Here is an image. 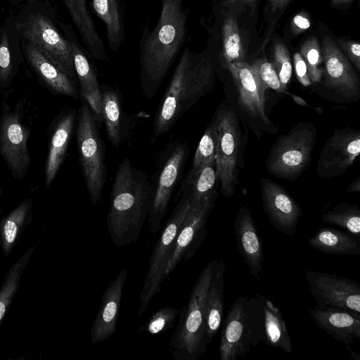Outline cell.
Segmentation results:
<instances>
[{
  "label": "cell",
  "mask_w": 360,
  "mask_h": 360,
  "mask_svg": "<svg viewBox=\"0 0 360 360\" xmlns=\"http://www.w3.org/2000/svg\"><path fill=\"white\" fill-rule=\"evenodd\" d=\"M184 0H162L157 25L144 28L139 46L140 78L143 96L153 98L183 46L188 10Z\"/></svg>",
  "instance_id": "obj_1"
},
{
  "label": "cell",
  "mask_w": 360,
  "mask_h": 360,
  "mask_svg": "<svg viewBox=\"0 0 360 360\" xmlns=\"http://www.w3.org/2000/svg\"><path fill=\"white\" fill-rule=\"evenodd\" d=\"M152 193L146 174L124 158L115 175L107 217L110 238L117 248L139 239L150 211Z\"/></svg>",
  "instance_id": "obj_2"
},
{
  "label": "cell",
  "mask_w": 360,
  "mask_h": 360,
  "mask_svg": "<svg viewBox=\"0 0 360 360\" xmlns=\"http://www.w3.org/2000/svg\"><path fill=\"white\" fill-rule=\"evenodd\" d=\"M215 64L206 55H196L188 47L181 54L159 104L153 122L158 137L167 132L179 118L212 87Z\"/></svg>",
  "instance_id": "obj_3"
},
{
  "label": "cell",
  "mask_w": 360,
  "mask_h": 360,
  "mask_svg": "<svg viewBox=\"0 0 360 360\" xmlns=\"http://www.w3.org/2000/svg\"><path fill=\"white\" fill-rule=\"evenodd\" d=\"M265 299L261 295L240 297L231 304L221 333V360L243 357L261 341H264Z\"/></svg>",
  "instance_id": "obj_4"
},
{
  "label": "cell",
  "mask_w": 360,
  "mask_h": 360,
  "mask_svg": "<svg viewBox=\"0 0 360 360\" xmlns=\"http://www.w3.org/2000/svg\"><path fill=\"white\" fill-rule=\"evenodd\" d=\"M217 259L210 262L195 282L186 305L180 309L179 323L169 347L176 360H197L207 349L205 308L207 292Z\"/></svg>",
  "instance_id": "obj_5"
},
{
  "label": "cell",
  "mask_w": 360,
  "mask_h": 360,
  "mask_svg": "<svg viewBox=\"0 0 360 360\" xmlns=\"http://www.w3.org/2000/svg\"><path fill=\"white\" fill-rule=\"evenodd\" d=\"M10 92L2 94L0 115V155L11 176L22 181L27 174L31 158L28 141L32 127L30 104L25 98L8 103Z\"/></svg>",
  "instance_id": "obj_6"
},
{
  "label": "cell",
  "mask_w": 360,
  "mask_h": 360,
  "mask_svg": "<svg viewBox=\"0 0 360 360\" xmlns=\"http://www.w3.org/2000/svg\"><path fill=\"white\" fill-rule=\"evenodd\" d=\"M76 122L79 162L91 201L96 205L101 201L106 179L105 146L100 126L85 100L78 110Z\"/></svg>",
  "instance_id": "obj_7"
},
{
  "label": "cell",
  "mask_w": 360,
  "mask_h": 360,
  "mask_svg": "<svg viewBox=\"0 0 360 360\" xmlns=\"http://www.w3.org/2000/svg\"><path fill=\"white\" fill-rule=\"evenodd\" d=\"M316 139V128L311 122L296 124L271 147L267 171L278 178L295 180L309 166Z\"/></svg>",
  "instance_id": "obj_8"
},
{
  "label": "cell",
  "mask_w": 360,
  "mask_h": 360,
  "mask_svg": "<svg viewBox=\"0 0 360 360\" xmlns=\"http://www.w3.org/2000/svg\"><path fill=\"white\" fill-rule=\"evenodd\" d=\"M180 199L157 240L149 259V267L139 295L137 316H141L167 277L165 269L173 253L176 240L183 221L190 207V198L184 193L178 195Z\"/></svg>",
  "instance_id": "obj_9"
},
{
  "label": "cell",
  "mask_w": 360,
  "mask_h": 360,
  "mask_svg": "<svg viewBox=\"0 0 360 360\" xmlns=\"http://www.w3.org/2000/svg\"><path fill=\"white\" fill-rule=\"evenodd\" d=\"M216 125L214 162L216 175L222 194L229 198L238 184L240 146L238 118L232 108L220 107L213 116Z\"/></svg>",
  "instance_id": "obj_10"
},
{
  "label": "cell",
  "mask_w": 360,
  "mask_h": 360,
  "mask_svg": "<svg viewBox=\"0 0 360 360\" xmlns=\"http://www.w3.org/2000/svg\"><path fill=\"white\" fill-rule=\"evenodd\" d=\"M189 148L186 143L176 141L163 153L152 188V202L148 215L149 231L157 233L165 216L169 202L185 167Z\"/></svg>",
  "instance_id": "obj_11"
},
{
  "label": "cell",
  "mask_w": 360,
  "mask_h": 360,
  "mask_svg": "<svg viewBox=\"0 0 360 360\" xmlns=\"http://www.w3.org/2000/svg\"><path fill=\"white\" fill-rule=\"evenodd\" d=\"M20 30L28 44L76 82L70 44L48 17L39 13L30 14Z\"/></svg>",
  "instance_id": "obj_12"
},
{
  "label": "cell",
  "mask_w": 360,
  "mask_h": 360,
  "mask_svg": "<svg viewBox=\"0 0 360 360\" xmlns=\"http://www.w3.org/2000/svg\"><path fill=\"white\" fill-rule=\"evenodd\" d=\"M305 277L318 308L334 307L360 316V285L336 274L308 270Z\"/></svg>",
  "instance_id": "obj_13"
},
{
  "label": "cell",
  "mask_w": 360,
  "mask_h": 360,
  "mask_svg": "<svg viewBox=\"0 0 360 360\" xmlns=\"http://www.w3.org/2000/svg\"><path fill=\"white\" fill-rule=\"evenodd\" d=\"M360 153V131L335 129L320 153L317 172L320 177L332 178L345 173Z\"/></svg>",
  "instance_id": "obj_14"
},
{
  "label": "cell",
  "mask_w": 360,
  "mask_h": 360,
  "mask_svg": "<svg viewBox=\"0 0 360 360\" xmlns=\"http://www.w3.org/2000/svg\"><path fill=\"white\" fill-rule=\"evenodd\" d=\"M217 198L198 206H191L176 237L174 249L165 269L168 276L180 262L191 259L201 246L207 233L206 224Z\"/></svg>",
  "instance_id": "obj_15"
},
{
  "label": "cell",
  "mask_w": 360,
  "mask_h": 360,
  "mask_svg": "<svg viewBox=\"0 0 360 360\" xmlns=\"http://www.w3.org/2000/svg\"><path fill=\"white\" fill-rule=\"evenodd\" d=\"M321 54L324 62V85L344 98L357 97L360 91L359 79L346 56L328 36L323 39Z\"/></svg>",
  "instance_id": "obj_16"
},
{
  "label": "cell",
  "mask_w": 360,
  "mask_h": 360,
  "mask_svg": "<svg viewBox=\"0 0 360 360\" xmlns=\"http://www.w3.org/2000/svg\"><path fill=\"white\" fill-rule=\"evenodd\" d=\"M261 191L264 209L271 224L279 232L294 236L302 216L299 204L283 187L271 180H261Z\"/></svg>",
  "instance_id": "obj_17"
},
{
  "label": "cell",
  "mask_w": 360,
  "mask_h": 360,
  "mask_svg": "<svg viewBox=\"0 0 360 360\" xmlns=\"http://www.w3.org/2000/svg\"><path fill=\"white\" fill-rule=\"evenodd\" d=\"M63 30L72 48L75 70L79 86V94L89 104L97 123L101 126L103 122L102 98L96 69L75 34L66 25H64Z\"/></svg>",
  "instance_id": "obj_18"
},
{
  "label": "cell",
  "mask_w": 360,
  "mask_h": 360,
  "mask_svg": "<svg viewBox=\"0 0 360 360\" xmlns=\"http://www.w3.org/2000/svg\"><path fill=\"white\" fill-rule=\"evenodd\" d=\"M77 119L74 109L61 111L48 131V153L44 165V185L49 189L60 170L71 140Z\"/></svg>",
  "instance_id": "obj_19"
},
{
  "label": "cell",
  "mask_w": 360,
  "mask_h": 360,
  "mask_svg": "<svg viewBox=\"0 0 360 360\" xmlns=\"http://www.w3.org/2000/svg\"><path fill=\"white\" fill-rule=\"evenodd\" d=\"M237 88L240 108L250 117L270 123L265 113V91L255 77L251 66L245 61L226 64Z\"/></svg>",
  "instance_id": "obj_20"
},
{
  "label": "cell",
  "mask_w": 360,
  "mask_h": 360,
  "mask_svg": "<svg viewBox=\"0 0 360 360\" xmlns=\"http://www.w3.org/2000/svg\"><path fill=\"white\" fill-rule=\"evenodd\" d=\"M234 231L238 250L250 274L259 281L264 251L255 220L248 208L240 207L238 210L234 221Z\"/></svg>",
  "instance_id": "obj_21"
},
{
  "label": "cell",
  "mask_w": 360,
  "mask_h": 360,
  "mask_svg": "<svg viewBox=\"0 0 360 360\" xmlns=\"http://www.w3.org/2000/svg\"><path fill=\"white\" fill-rule=\"evenodd\" d=\"M127 273V269H122L102 295L100 307L90 330L91 340L94 344L108 339L116 332Z\"/></svg>",
  "instance_id": "obj_22"
},
{
  "label": "cell",
  "mask_w": 360,
  "mask_h": 360,
  "mask_svg": "<svg viewBox=\"0 0 360 360\" xmlns=\"http://www.w3.org/2000/svg\"><path fill=\"white\" fill-rule=\"evenodd\" d=\"M309 313L318 327L346 346L360 339L359 315L334 307H316Z\"/></svg>",
  "instance_id": "obj_23"
},
{
  "label": "cell",
  "mask_w": 360,
  "mask_h": 360,
  "mask_svg": "<svg viewBox=\"0 0 360 360\" xmlns=\"http://www.w3.org/2000/svg\"><path fill=\"white\" fill-rule=\"evenodd\" d=\"M26 58L44 86L51 92L73 98L79 96L77 83L41 54L33 46L26 44Z\"/></svg>",
  "instance_id": "obj_24"
},
{
  "label": "cell",
  "mask_w": 360,
  "mask_h": 360,
  "mask_svg": "<svg viewBox=\"0 0 360 360\" xmlns=\"http://www.w3.org/2000/svg\"><path fill=\"white\" fill-rule=\"evenodd\" d=\"M62 1L66 6L89 56L100 61L106 60L108 56L104 44L96 29L94 20L87 8L86 0Z\"/></svg>",
  "instance_id": "obj_25"
},
{
  "label": "cell",
  "mask_w": 360,
  "mask_h": 360,
  "mask_svg": "<svg viewBox=\"0 0 360 360\" xmlns=\"http://www.w3.org/2000/svg\"><path fill=\"white\" fill-rule=\"evenodd\" d=\"M225 262L217 259L206 298L205 339L210 344L217 333L224 314Z\"/></svg>",
  "instance_id": "obj_26"
},
{
  "label": "cell",
  "mask_w": 360,
  "mask_h": 360,
  "mask_svg": "<svg viewBox=\"0 0 360 360\" xmlns=\"http://www.w3.org/2000/svg\"><path fill=\"white\" fill-rule=\"evenodd\" d=\"M33 200L24 198L6 216L0 219V245L9 256L33 218Z\"/></svg>",
  "instance_id": "obj_27"
},
{
  "label": "cell",
  "mask_w": 360,
  "mask_h": 360,
  "mask_svg": "<svg viewBox=\"0 0 360 360\" xmlns=\"http://www.w3.org/2000/svg\"><path fill=\"white\" fill-rule=\"evenodd\" d=\"M102 112L110 144L118 148L125 139L127 118L124 115L120 94L115 88L101 86Z\"/></svg>",
  "instance_id": "obj_28"
},
{
  "label": "cell",
  "mask_w": 360,
  "mask_h": 360,
  "mask_svg": "<svg viewBox=\"0 0 360 360\" xmlns=\"http://www.w3.org/2000/svg\"><path fill=\"white\" fill-rule=\"evenodd\" d=\"M317 251L334 255L360 254L359 236L333 228H321L308 240Z\"/></svg>",
  "instance_id": "obj_29"
},
{
  "label": "cell",
  "mask_w": 360,
  "mask_h": 360,
  "mask_svg": "<svg viewBox=\"0 0 360 360\" xmlns=\"http://www.w3.org/2000/svg\"><path fill=\"white\" fill-rule=\"evenodd\" d=\"M217 181L215 162L208 163L197 172L186 175L178 195L184 193L190 198L191 206L200 205L209 199L217 198Z\"/></svg>",
  "instance_id": "obj_30"
},
{
  "label": "cell",
  "mask_w": 360,
  "mask_h": 360,
  "mask_svg": "<svg viewBox=\"0 0 360 360\" xmlns=\"http://www.w3.org/2000/svg\"><path fill=\"white\" fill-rule=\"evenodd\" d=\"M92 6L105 24L109 47L113 52L118 51L124 37L120 0H92Z\"/></svg>",
  "instance_id": "obj_31"
},
{
  "label": "cell",
  "mask_w": 360,
  "mask_h": 360,
  "mask_svg": "<svg viewBox=\"0 0 360 360\" xmlns=\"http://www.w3.org/2000/svg\"><path fill=\"white\" fill-rule=\"evenodd\" d=\"M264 330L266 345L292 352V340L280 308L266 297L264 302Z\"/></svg>",
  "instance_id": "obj_32"
},
{
  "label": "cell",
  "mask_w": 360,
  "mask_h": 360,
  "mask_svg": "<svg viewBox=\"0 0 360 360\" xmlns=\"http://www.w3.org/2000/svg\"><path fill=\"white\" fill-rule=\"evenodd\" d=\"M35 247L34 245L27 250L4 275L0 288V327L4 317L17 294L22 274Z\"/></svg>",
  "instance_id": "obj_33"
},
{
  "label": "cell",
  "mask_w": 360,
  "mask_h": 360,
  "mask_svg": "<svg viewBox=\"0 0 360 360\" xmlns=\"http://www.w3.org/2000/svg\"><path fill=\"white\" fill-rule=\"evenodd\" d=\"M222 56L225 64L244 61L245 51L238 21L233 15L226 16L222 25Z\"/></svg>",
  "instance_id": "obj_34"
},
{
  "label": "cell",
  "mask_w": 360,
  "mask_h": 360,
  "mask_svg": "<svg viewBox=\"0 0 360 360\" xmlns=\"http://www.w3.org/2000/svg\"><path fill=\"white\" fill-rule=\"evenodd\" d=\"M321 220L324 223L340 226L352 234L359 236L360 210L356 205L342 202L331 210L323 213Z\"/></svg>",
  "instance_id": "obj_35"
},
{
  "label": "cell",
  "mask_w": 360,
  "mask_h": 360,
  "mask_svg": "<svg viewBox=\"0 0 360 360\" xmlns=\"http://www.w3.org/2000/svg\"><path fill=\"white\" fill-rule=\"evenodd\" d=\"M216 149V125L214 118L207 126L198 143L193 162L188 173L193 174L205 165L214 162Z\"/></svg>",
  "instance_id": "obj_36"
},
{
  "label": "cell",
  "mask_w": 360,
  "mask_h": 360,
  "mask_svg": "<svg viewBox=\"0 0 360 360\" xmlns=\"http://www.w3.org/2000/svg\"><path fill=\"white\" fill-rule=\"evenodd\" d=\"M300 54L307 64L311 82H320L323 69L321 68L323 58L318 39L311 37L304 41L300 47Z\"/></svg>",
  "instance_id": "obj_37"
},
{
  "label": "cell",
  "mask_w": 360,
  "mask_h": 360,
  "mask_svg": "<svg viewBox=\"0 0 360 360\" xmlns=\"http://www.w3.org/2000/svg\"><path fill=\"white\" fill-rule=\"evenodd\" d=\"M180 310L171 306L162 307L152 314L148 321L139 328L140 333L152 335L163 333L172 327Z\"/></svg>",
  "instance_id": "obj_38"
},
{
  "label": "cell",
  "mask_w": 360,
  "mask_h": 360,
  "mask_svg": "<svg viewBox=\"0 0 360 360\" xmlns=\"http://www.w3.org/2000/svg\"><path fill=\"white\" fill-rule=\"evenodd\" d=\"M250 65L264 91H266V89H271L280 94H287L288 92L284 91L281 86L272 63L266 57L259 58Z\"/></svg>",
  "instance_id": "obj_39"
},
{
  "label": "cell",
  "mask_w": 360,
  "mask_h": 360,
  "mask_svg": "<svg viewBox=\"0 0 360 360\" xmlns=\"http://www.w3.org/2000/svg\"><path fill=\"white\" fill-rule=\"evenodd\" d=\"M16 74L6 34H4L0 41V89L1 95L13 90L11 86Z\"/></svg>",
  "instance_id": "obj_40"
},
{
  "label": "cell",
  "mask_w": 360,
  "mask_h": 360,
  "mask_svg": "<svg viewBox=\"0 0 360 360\" xmlns=\"http://www.w3.org/2000/svg\"><path fill=\"white\" fill-rule=\"evenodd\" d=\"M273 67L279 78L281 86L286 91L292 76V64L290 54L285 44L280 41L274 43L273 49Z\"/></svg>",
  "instance_id": "obj_41"
},
{
  "label": "cell",
  "mask_w": 360,
  "mask_h": 360,
  "mask_svg": "<svg viewBox=\"0 0 360 360\" xmlns=\"http://www.w3.org/2000/svg\"><path fill=\"white\" fill-rule=\"evenodd\" d=\"M294 67L296 77L298 81L304 86H309L311 84L309 70L307 64L300 53H295L293 56Z\"/></svg>",
  "instance_id": "obj_42"
},
{
  "label": "cell",
  "mask_w": 360,
  "mask_h": 360,
  "mask_svg": "<svg viewBox=\"0 0 360 360\" xmlns=\"http://www.w3.org/2000/svg\"><path fill=\"white\" fill-rule=\"evenodd\" d=\"M339 45L347 55L350 61L354 65L357 70L360 71V44L354 41L339 39Z\"/></svg>",
  "instance_id": "obj_43"
},
{
  "label": "cell",
  "mask_w": 360,
  "mask_h": 360,
  "mask_svg": "<svg viewBox=\"0 0 360 360\" xmlns=\"http://www.w3.org/2000/svg\"><path fill=\"white\" fill-rule=\"evenodd\" d=\"M310 26V20L304 13L295 15L291 22V29L295 34H300L309 29Z\"/></svg>",
  "instance_id": "obj_44"
},
{
  "label": "cell",
  "mask_w": 360,
  "mask_h": 360,
  "mask_svg": "<svg viewBox=\"0 0 360 360\" xmlns=\"http://www.w3.org/2000/svg\"><path fill=\"white\" fill-rule=\"evenodd\" d=\"M291 0H268L269 8L272 12L283 9Z\"/></svg>",
  "instance_id": "obj_45"
},
{
  "label": "cell",
  "mask_w": 360,
  "mask_h": 360,
  "mask_svg": "<svg viewBox=\"0 0 360 360\" xmlns=\"http://www.w3.org/2000/svg\"><path fill=\"white\" fill-rule=\"evenodd\" d=\"M256 0H223L224 6H232L237 4L252 6Z\"/></svg>",
  "instance_id": "obj_46"
},
{
  "label": "cell",
  "mask_w": 360,
  "mask_h": 360,
  "mask_svg": "<svg viewBox=\"0 0 360 360\" xmlns=\"http://www.w3.org/2000/svg\"><path fill=\"white\" fill-rule=\"evenodd\" d=\"M347 192H359L360 191V179L358 178L356 181L352 182L347 188Z\"/></svg>",
  "instance_id": "obj_47"
},
{
  "label": "cell",
  "mask_w": 360,
  "mask_h": 360,
  "mask_svg": "<svg viewBox=\"0 0 360 360\" xmlns=\"http://www.w3.org/2000/svg\"><path fill=\"white\" fill-rule=\"evenodd\" d=\"M287 94L290 95L292 98L293 101L297 105H301V106H309L307 103L302 98L297 96L296 95H294V94H291L289 92H288Z\"/></svg>",
  "instance_id": "obj_48"
},
{
  "label": "cell",
  "mask_w": 360,
  "mask_h": 360,
  "mask_svg": "<svg viewBox=\"0 0 360 360\" xmlns=\"http://www.w3.org/2000/svg\"><path fill=\"white\" fill-rule=\"evenodd\" d=\"M354 0H331V4L333 6H340L345 4H348Z\"/></svg>",
  "instance_id": "obj_49"
},
{
  "label": "cell",
  "mask_w": 360,
  "mask_h": 360,
  "mask_svg": "<svg viewBox=\"0 0 360 360\" xmlns=\"http://www.w3.org/2000/svg\"><path fill=\"white\" fill-rule=\"evenodd\" d=\"M2 193H3V187H2L1 184L0 182V199H1V197L2 195Z\"/></svg>",
  "instance_id": "obj_50"
}]
</instances>
